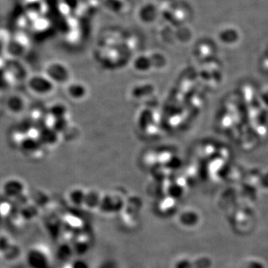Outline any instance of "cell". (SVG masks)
Returning a JSON list of instances; mask_svg holds the SVG:
<instances>
[{
	"instance_id": "6da1fadb",
	"label": "cell",
	"mask_w": 268,
	"mask_h": 268,
	"mask_svg": "<svg viewBox=\"0 0 268 268\" xmlns=\"http://www.w3.org/2000/svg\"><path fill=\"white\" fill-rule=\"evenodd\" d=\"M31 91L36 94H49L53 89L52 80L48 76H35L31 78L29 81Z\"/></svg>"
},
{
	"instance_id": "7a4b0ae2",
	"label": "cell",
	"mask_w": 268,
	"mask_h": 268,
	"mask_svg": "<svg viewBox=\"0 0 268 268\" xmlns=\"http://www.w3.org/2000/svg\"><path fill=\"white\" fill-rule=\"evenodd\" d=\"M28 265L31 268H47V259L45 255L40 250H29L26 256Z\"/></svg>"
},
{
	"instance_id": "3957f363",
	"label": "cell",
	"mask_w": 268,
	"mask_h": 268,
	"mask_svg": "<svg viewBox=\"0 0 268 268\" xmlns=\"http://www.w3.org/2000/svg\"><path fill=\"white\" fill-rule=\"evenodd\" d=\"M24 184L17 179H11L3 185V190L5 195L9 197H17L24 191Z\"/></svg>"
},
{
	"instance_id": "277c9868",
	"label": "cell",
	"mask_w": 268,
	"mask_h": 268,
	"mask_svg": "<svg viewBox=\"0 0 268 268\" xmlns=\"http://www.w3.org/2000/svg\"><path fill=\"white\" fill-rule=\"evenodd\" d=\"M61 65L52 64L47 68V76L51 80H54L55 81H63L66 79L65 77L66 76L65 69Z\"/></svg>"
},
{
	"instance_id": "5b68a950",
	"label": "cell",
	"mask_w": 268,
	"mask_h": 268,
	"mask_svg": "<svg viewBox=\"0 0 268 268\" xmlns=\"http://www.w3.org/2000/svg\"><path fill=\"white\" fill-rule=\"evenodd\" d=\"M8 108L11 111V112L17 113L21 112L25 107V102L24 99L19 96H12L9 98L7 101Z\"/></svg>"
}]
</instances>
